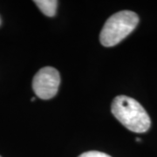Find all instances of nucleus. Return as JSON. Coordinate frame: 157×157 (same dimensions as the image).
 Returning a JSON list of instances; mask_svg holds the SVG:
<instances>
[{
  "instance_id": "obj_1",
  "label": "nucleus",
  "mask_w": 157,
  "mask_h": 157,
  "mask_svg": "<svg viewBox=\"0 0 157 157\" xmlns=\"http://www.w3.org/2000/svg\"><path fill=\"white\" fill-rule=\"evenodd\" d=\"M111 111L113 116L132 132L144 133L151 126V120L144 107L128 96L115 97L113 101Z\"/></svg>"
},
{
  "instance_id": "obj_2",
  "label": "nucleus",
  "mask_w": 157,
  "mask_h": 157,
  "mask_svg": "<svg viewBox=\"0 0 157 157\" xmlns=\"http://www.w3.org/2000/svg\"><path fill=\"white\" fill-rule=\"evenodd\" d=\"M139 23L138 15L131 11H121L108 17L100 34L101 45L111 47L131 33Z\"/></svg>"
},
{
  "instance_id": "obj_3",
  "label": "nucleus",
  "mask_w": 157,
  "mask_h": 157,
  "mask_svg": "<svg viewBox=\"0 0 157 157\" xmlns=\"http://www.w3.org/2000/svg\"><path fill=\"white\" fill-rule=\"evenodd\" d=\"M60 84V76L55 68L45 67L35 74L33 88L35 94L42 100H49L56 95Z\"/></svg>"
},
{
  "instance_id": "obj_4",
  "label": "nucleus",
  "mask_w": 157,
  "mask_h": 157,
  "mask_svg": "<svg viewBox=\"0 0 157 157\" xmlns=\"http://www.w3.org/2000/svg\"><path fill=\"white\" fill-rule=\"evenodd\" d=\"M34 3L45 16L47 17L55 16L58 1L56 0H35Z\"/></svg>"
},
{
  "instance_id": "obj_5",
  "label": "nucleus",
  "mask_w": 157,
  "mask_h": 157,
  "mask_svg": "<svg viewBox=\"0 0 157 157\" xmlns=\"http://www.w3.org/2000/svg\"><path fill=\"white\" fill-rule=\"evenodd\" d=\"M78 157H111L107 154L99 151H88L81 154Z\"/></svg>"
},
{
  "instance_id": "obj_6",
  "label": "nucleus",
  "mask_w": 157,
  "mask_h": 157,
  "mask_svg": "<svg viewBox=\"0 0 157 157\" xmlns=\"http://www.w3.org/2000/svg\"><path fill=\"white\" fill-rule=\"evenodd\" d=\"M136 140H137V141H140V138H136Z\"/></svg>"
},
{
  "instance_id": "obj_7",
  "label": "nucleus",
  "mask_w": 157,
  "mask_h": 157,
  "mask_svg": "<svg viewBox=\"0 0 157 157\" xmlns=\"http://www.w3.org/2000/svg\"><path fill=\"white\" fill-rule=\"evenodd\" d=\"M0 25H1V18H0Z\"/></svg>"
},
{
  "instance_id": "obj_8",
  "label": "nucleus",
  "mask_w": 157,
  "mask_h": 157,
  "mask_svg": "<svg viewBox=\"0 0 157 157\" xmlns=\"http://www.w3.org/2000/svg\"><path fill=\"white\" fill-rule=\"evenodd\" d=\"M0 157H1V156H0Z\"/></svg>"
}]
</instances>
